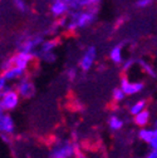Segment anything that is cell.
Returning a JSON list of instances; mask_svg holds the SVG:
<instances>
[{
    "instance_id": "d6986e66",
    "label": "cell",
    "mask_w": 157,
    "mask_h": 158,
    "mask_svg": "<svg viewBox=\"0 0 157 158\" xmlns=\"http://www.w3.org/2000/svg\"><path fill=\"white\" fill-rule=\"evenodd\" d=\"M126 98H127V95L125 94V92L120 87H117V88L113 89V92H112V99H113L114 103H122V102L126 101Z\"/></svg>"
},
{
    "instance_id": "9a60e30c",
    "label": "cell",
    "mask_w": 157,
    "mask_h": 158,
    "mask_svg": "<svg viewBox=\"0 0 157 158\" xmlns=\"http://www.w3.org/2000/svg\"><path fill=\"white\" fill-rule=\"evenodd\" d=\"M107 124L109 127L111 131L113 132H120L123 129V126H125V121L121 118V115L118 114H111L109 118H108V121H107Z\"/></svg>"
},
{
    "instance_id": "8992f818",
    "label": "cell",
    "mask_w": 157,
    "mask_h": 158,
    "mask_svg": "<svg viewBox=\"0 0 157 158\" xmlns=\"http://www.w3.org/2000/svg\"><path fill=\"white\" fill-rule=\"evenodd\" d=\"M95 59H97V48L94 45H89L84 49L81 59H79V70L82 72H89L94 63H95Z\"/></svg>"
},
{
    "instance_id": "277c9868",
    "label": "cell",
    "mask_w": 157,
    "mask_h": 158,
    "mask_svg": "<svg viewBox=\"0 0 157 158\" xmlns=\"http://www.w3.org/2000/svg\"><path fill=\"white\" fill-rule=\"evenodd\" d=\"M13 88L15 89V92L19 94V97H20L22 99H30L36 93L35 83L33 82V79L29 75L23 77L20 81L14 84Z\"/></svg>"
},
{
    "instance_id": "ffe728a7",
    "label": "cell",
    "mask_w": 157,
    "mask_h": 158,
    "mask_svg": "<svg viewBox=\"0 0 157 158\" xmlns=\"http://www.w3.org/2000/svg\"><path fill=\"white\" fill-rule=\"evenodd\" d=\"M13 5L15 6V9L18 11H20V13H28L30 10V6L27 2H24V0H15V2L13 3Z\"/></svg>"
},
{
    "instance_id": "cb8c5ba5",
    "label": "cell",
    "mask_w": 157,
    "mask_h": 158,
    "mask_svg": "<svg viewBox=\"0 0 157 158\" xmlns=\"http://www.w3.org/2000/svg\"><path fill=\"white\" fill-rule=\"evenodd\" d=\"M13 67H14L13 58H11V56H8V58H5L4 60L2 62V64H0V70H2V73H3V72L8 70V69H10V68H13Z\"/></svg>"
},
{
    "instance_id": "f1b7e54d",
    "label": "cell",
    "mask_w": 157,
    "mask_h": 158,
    "mask_svg": "<svg viewBox=\"0 0 157 158\" xmlns=\"http://www.w3.org/2000/svg\"><path fill=\"white\" fill-rule=\"evenodd\" d=\"M125 20H126V19H125V16H120V19H118V20H117L116 25H117V27H120L121 24H123V23H125Z\"/></svg>"
},
{
    "instance_id": "d4e9b609",
    "label": "cell",
    "mask_w": 157,
    "mask_h": 158,
    "mask_svg": "<svg viewBox=\"0 0 157 158\" xmlns=\"http://www.w3.org/2000/svg\"><path fill=\"white\" fill-rule=\"evenodd\" d=\"M38 59H40V60H43L44 63L52 64L57 60V55H55V53H50V54H44V55L38 56Z\"/></svg>"
},
{
    "instance_id": "4316f807",
    "label": "cell",
    "mask_w": 157,
    "mask_h": 158,
    "mask_svg": "<svg viewBox=\"0 0 157 158\" xmlns=\"http://www.w3.org/2000/svg\"><path fill=\"white\" fill-rule=\"evenodd\" d=\"M150 147L152 151H157V129H155L153 138H152V142L150 143Z\"/></svg>"
},
{
    "instance_id": "30bf717a",
    "label": "cell",
    "mask_w": 157,
    "mask_h": 158,
    "mask_svg": "<svg viewBox=\"0 0 157 158\" xmlns=\"http://www.w3.org/2000/svg\"><path fill=\"white\" fill-rule=\"evenodd\" d=\"M49 11L52 14V16H54L57 20L61 18L68 16L70 9L68 5V0H54L49 5Z\"/></svg>"
},
{
    "instance_id": "5b68a950",
    "label": "cell",
    "mask_w": 157,
    "mask_h": 158,
    "mask_svg": "<svg viewBox=\"0 0 157 158\" xmlns=\"http://www.w3.org/2000/svg\"><path fill=\"white\" fill-rule=\"evenodd\" d=\"M20 99L22 98L19 97V94L15 92V89L11 88L2 98H0V106L3 107V109L5 112L10 113V112L15 110L19 107V104H20Z\"/></svg>"
},
{
    "instance_id": "5bb4252c",
    "label": "cell",
    "mask_w": 157,
    "mask_h": 158,
    "mask_svg": "<svg viewBox=\"0 0 157 158\" xmlns=\"http://www.w3.org/2000/svg\"><path fill=\"white\" fill-rule=\"evenodd\" d=\"M109 60L113 64L117 65H122V63L125 62V58H123V44H117L114 45L111 50H109Z\"/></svg>"
},
{
    "instance_id": "44dd1931",
    "label": "cell",
    "mask_w": 157,
    "mask_h": 158,
    "mask_svg": "<svg viewBox=\"0 0 157 158\" xmlns=\"http://www.w3.org/2000/svg\"><path fill=\"white\" fill-rule=\"evenodd\" d=\"M11 84L6 81V79L2 75V73H0V98H2L9 89H11Z\"/></svg>"
},
{
    "instance_id": "e0dca14e",
    "label": "cell",
    "mask_w": 157,
    "mask_h": 158,
    "mask_svg": "<svg viewBox=\"0 0 157 158\" xmlns=\"http://www.w3.org/2000/svg\"><path fill=\"white\" fill-rule=\"evenodd\" d=\"M137 65L141 68V70L150 78H156L157 77V72L155 69V67L152 64H150L145 59H137Z\"/></svg>"
},
{
    "instance_id": "484cf974",
    "label": "cell",
    "mask_w": 157,
    "mask_h": 158,
    "mask_svg": "<svg viewBox=\"0 0 157 158\" xmlns=\"http://www.w3.org/2000/svg\"><path fill=\"white\" fill-rule=\"evenodd\" d=\"M134 4H136V6L138 9H145V8L150 6L152 4V2H151V0H137Z\"/></svg>"
},
{
    "instance_id": "7c38bea8",
    "label": "cell",
    "mask_w": 157,
    "mask_h": 158,
    "mask_svg": "<svg viewBox=\"0 0 157 158\" xmlns=\"http://www.w3.org/2000/svg\"><path fill=\"white\" fill-rule=\"evenodd\" d=\"M151 119H152V113L150 109H145L143 112L136 114L133 117V123L136 127L138 128H146L150 126L151 123Z\"/></svg>"
},
{
    "instance_id": "603a6c76",
    "label": "cell",
    "mask_w": 157,
    "mask_h": 158,
    "mask_svg": "<svg viewBox=\"0 0 157 158\" xmlns=\"http://www.w3.org/2000/svg\"><path fill=\"white\" fill-rule=\"evenodd\" d=\"M78 69L79 68H75V67H69L66 70V77L68 78V81H75L77 77H78Z\"/></svg>"
},
{
    "instance_id": "ba28073f",
    "label": "cell",
    "mask_w": 157,
    "mask_h": 158,
    "mask_svg": "<svg viewBox=\"0 0 157 158\" xmlns=\"http://www.w3.org/2000/svg\"><path fill=\"white\" fill-rule=\"evenodd\" d=\"M15 133V122L10 113L5 112L0 106V135H14Z\"/></svg>"
},
{
    "instance_id": "4fadbf2b",
    "label": "cell",
    "mask_w": 157,
    "mask_h": 158,
    "mask_svg": "<svg viewBox=\"0 0 157 158\" xmlns=\"http://www.w3.org/2000/svg\"><path fill=\"white\" fill-rule=\"evenodd\" d=\"M2 75L6 79V81H8L10 84H11V83H16V82H19L23 77H25V75H27V72L22 70L20 68L13 67V68H10V69L3 72Z\"/></svg>"
},
{
    "instance_id": "4dcf8cb0",
    "label": "cell",
    "mask_w": 157,
    "mask_h": 158,
    "mask_svg": "<svg viewBox=\"0 0 157 158\" xmlns=\"http://www.w3.org/2000/svg\"><path fill=\"white\" fill-rule=\"evenodd\" d=\"M128 158H131V157H128Z\"/></svg>"
},
{
    "instance_id": "7a4b0ae2",
    "label": "cell",
    "mask_w": 157,
    "mask_h": 158,
    "mask_svg": "<svg viewBox=\"0 0 157 158\" xmlns=\"http://www.w3.org/2000/svg\"><path fill=\"white\" fill-rule=\"evenodd\" d=\"M45 40L43 34H30V33H23L22 35H19L15 40V47L18 52H23V53H30L35 54L36 50L39 49Z\"/></svg>"
},
{
    "instance_id": "52a82bcc",
    "label": "cell",
    "mask_w": 157,
    "mask_h": 158,
    "mask_svg": "<svg viewBox=\"0 0 157 158\" xmlns=\"http://www.w3.org/2000/svg\"><path fill=\"white\" fill-rule=\"evenodd\" d=\"M120 88L125 92L127 97L129 95H137L145 89V83L141 81H131L128 77H122L120 82Z\"/></svg>"
},
{
    "instance_id": "2e32d148",
    "label": "cell",
    "mask_w": 157,
    "mask_h": 158,
    "mask_svg": "<svg viewBox=\"0 0 157 158\" xmlns=\"http://www.w3.org/2000/svg\"><path fill=\"white\" fill-rule=\"evenodd\" d=\"M145 109H147V101H146V99H137V101H134L133 103L129 104V107H128V113H129L132 117H134L136 114L143 112Z\"/></svg>"
},
{
    "instance_id": "3957f363",
    "label": "cell",
    "mask_w": 157,
    "mask_h": 158,
    "mask_svg": "<svg viewBox=\"0 0 157 158\" xmlns=\"http://www.w3.org/2000/svg\"><path fill=\"white\" fill-rule=\"evenodd\" d=\"M77 144H78L77 142H73L70 139L57 138L50 147L49 157L50 158H73L75 156Z\"/></svg>"
},
{
    "instance_id": "7402d4cb",
    "label": "cell",
    "mask_w": 157,
    "mask_h": 158,
    "mask_svg": "<svg viewBox=\"0 0 157 158\" xmlns=\"http://www.w3.org/2000/svg\"><path fill=\"white\" fill-rule=\"evenodd\" d=\"M134 65H137V60H136V59H133V58L125 59V62L122 63V70H123L125 73H127V72H129L131 69H133Z\"/></svg>"
},
{
    "instance_id": "8fae6325",
    "label": "cell",
    "mask_w": 157,
    "mask_h": 158,
    "mask_svg": "<svg viewBox=\"0 0 157 158\" xmlns=\"http://www.w3.org/2000/svg\"><path fill=\"white\" fill-rule=\"evenodd\" d=\"M59 39L58 38H48L45 39V40L43 42V44L39 47V49L36 50L35 53V58L40 56V55H44V54H50V53H54L55 49L58 48V45H59Z\"/></svg>"
},
{
    "instance_id": "6da1fadb",
    "label": "cell",
    "mask_w": 157,
    "mask_h": 158,
    "mask_svg": "<svg viewBox=\"0 0 157 158\" xmlns=\"http://www.w3.org/2000/svg\"><path fill=\"white\" fill-rule=\"evenodd\" d=\"M98 10H78L69 11L68 14V24L66 30L69 33H74L79 29H84L92 25L97 18Z\"/></svg>"
},
{
    "instance_id": "9c48e42d",
    "label": "cell",
    "mask_w": 157,
    "mask_h": 158,
    "mask_svg": "<svg viewBox=\"0 0 157 158\" xmlns=\"http://www.w3.org/2000/svg\"><path fill=\"white\" fill-rule=\"evenodd\" d=\"M13 58V63L14 67L20 68L22 70L27 72L30 65L33 64V62L35 60V54H30V53H23V52H16L14 55H11Z\"/></svg>"
},
{
    "instance_id": "f546056e",
    "label": "cell",
    "mask_w": 157,
    "mask_h": 158,
    "mask_svg": "<svg viewBox=\"0 0 157 158\" xmlns=\"http://www.w3.org/2000/svg\"><path fill=\"white\" fill-rule=\"evenodd\" d=\"M153 129H157V117L155 118V121H153V127H152Z\"/></svg>"
},
{
    "instance_id": "83f0119b",
    "label": "cell",
    "mask_w": 157,
    "mask_h": 158,
    "mask_svg": "<svg viewBox=\"0 0 157 158\" xmlns=\"http://www.w3.org/2000/svg\"><path fill=\"white\" fill-rule=\"evenodd\" d=\"M145 158H157V151H150L146 156H145Z\"/></svg>"
},
{
    "instance_id": "ac0fdd59",
    "label": "cell",
    "mask_w": 157,
    "mask_h": 158,
    "mask_svg": "<svg viewBox=\"0 0 157 158\" xmlns=\"http://www.w3.org/2000/svg\"><path fill=\"white\" fill-rule=\"evenodd\" d=\"M153 133H155V129L151 128V127H146V128H140L138 132H137V137L138 139L150 144L152 142V138H153Z\"/></svg>"
}]
</instances>
